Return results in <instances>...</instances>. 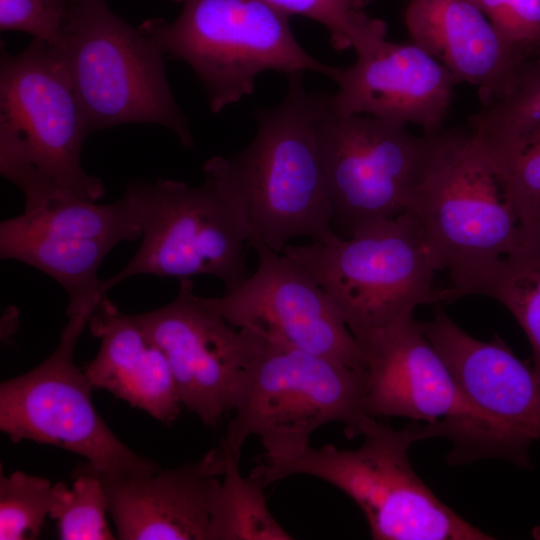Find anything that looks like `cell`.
<instances>
[{
	"instance_id": "cell-15",
	"label": "cell",
	"mask_w": 540,
	"mask_h": 540,
	"mask_svg": "<svg viewBox=\"0 0 540 540\" xmlns=\"http://www.w3.org/2000/svg\"><path fill=\"white\" fill-rule=\"evenodd\" d=\"M179 282L171 302L134 318L164 353L182 405L215 427L232 412L260 335L236 328L196 296L191 278Z\"/></svg>"
},
{
	"instance_id": "cell-8",
	"label": "cell",
	"mask_w": 540,
	"mask_h": 540,
	"mask_svg": "<svg viewBox=\"0 0 540 540\" xmlns=\"http://www.w3.org/2000/svg\"><path fill=\"white\" fill-rule=\"evenodd\" d=\"M420 222L450 286L442 301L469 295L517 242L522 223L471 133L443 129L409 211Z\"/></svg>"
},
{
	"instance_id": "cell-23",
	"label": "cell",
	"mask_w": 540,
	"mask_h": 540,
	"mask_svg": "<svg viewBox=\"0 0 540 540\" xmlns=\"http://www.w3.org/2000/svg\"><path fill=\"white\" fill-rule=\"evenodd\" d=\"M471 135L488 161L540 133V57L528 60L513 90L471 117Z\"/></svg>"
},
{
	"instance_id": "cell-26",
	"label": "cell",
	"mask_w": 540,
	"mask_h": 540,
	"mask_svg": "<svg viewBox=\"0 0 540 540\" xmlns=\"http://www.w3.org/2000/svg\"><path fill=\"white\" fill-rule=\"evenodd\" d=\"M55 500V483L15 471L0 473V539H38Z\"/></svg>"
},
{
	"instance_id": "cell-7",
	"label": "cell",
	"mask_w": 540,
	"mask_h": 540,
	"mask_svg": "<svg viewBox=\"0 0 540 540\" xmlns=\"http://www.w3.org/2000/svg\"><path fill=\"white\" fill-rule=\"evenodd\" d=\"M173 1L182 6L173 22L149 19L140 28L165 56L194 70L214 113L251 94L264 71H313L334 80L340 70L309 55L291 31L290 16L264 0Z\"/></svg>"
},
{
	"instance_id": "cell-10",
	"label": "cell",
	"mask_w": 540,
	"mask_h": 540,
	"mask_svg": "<svg viewBox=\"0 0 540 540\" xmlns=\"http://www.w3.org/2000/svg\"><path fill=\"white\" fill-rule=\"evenodd\" d=\"M142 228L141 245L114 276L102 280L104 294L136 275L184 279L209 275L225 290L250 276L245 249L249 228L237 207L210 179L192 187L171 179L131 182Z\"/></svg>"
},
{
	"instance_id": "cell-21",
	"label": "cell",
	"mask_w": 540,
	"mask_h": 540,
	"mask_svg": "<svg viewBox=\"0 0 540 540\" xmlns=\"http://www.w3.org/2000/svg\"><path fill=\"white\" fill-rule=\"evenodd\" d=\"M469 295L497 300L516 319L532 348L540 377V223L523 225L512 247L471 288Z\"/></svg>"
},
{
	"instance_id": "cell-25",
	"label": "cell",
	"mask_w": 540,
	"mask_h": 540,
	"mask_svg": "<svg viewBox=\"0 0 540 540\" xmlns=\"http://www.w3.org/2000/svg\"><path fill=\"white\" fill-rule=\"evenodd\" d=\"M264 1L288 16H303L322 24L338 51L353 48L358 54L386 38V24L365 12L373 0Z\"/></svg>"
},
{
	"instance_id": "cell-20",
	"label": "cell",
	"mask_w": 540,
	"mask_h": 540,
	"mask_svg": "<svg viewBox=\"0 0 540 540\" xmlns=\"http://www.w3.org/2000/svg\"><path fill=\"white\" fill-rule=\"evenodd\" d=\"M88 328L100 340L96 356L82 368L93 387L108 390L163 423L183 406L167 359L134 315L118 310L105 296Z\"/></svg>"
},
{
	"instance_id": "cell-22",
	"label": "cell",
	"mask_w": 540,
	"mask_h": 540,
	"mask_svg": "<svg viewBox=\"0 0 540 540\" xmlns=\"http://www.w3.org/2000/svg\"><path fill=\"white\" fill-rule=\"evenodd\" d=\"M223 449L225 472L211 495L207 540L293 539L269 511L262 482L251 475L243 477L240 457Z\"/></svg>"
},
{
	"instance_id": "cell-16",
	"label": "cell",
	"mask_w": 540,
	"mask_h": 540,
	"mask_svg": "<svg viewBox=\"0 0 540 540\" xmlns=\"http://www.w3.org/2000/svg\"><path fill=\"white\" fill-rule=\"evenodd\" d=\"M348 68H340L330 95L339 114H365L423 128L424 134L443 129L459 81L439 60L414 42L381 40L356 54Z\"/></svg>"
},
{
	"instance_id": "cell-14",
	"label": "cell",
	"mask_w": 540,
	"mask_h": 540,
	"mask_svg": "<svg viewBox=\"0 0 540 540\" xmlns=\"http://www.w3.org/2000/svg\"><path fill=\"white\" fill-rule=\"evenodd\" d=\"M249 246L256 271L206 303L236 328L364 371L363 350L316 278L260 241Z\"/></svg>"
},
{
	"instance_id": "cell-4",
	"label": "cell",
	"mask_w": 540,
	"mask_h": 540,
	"mask_svg": "<svg viewBox=\"0 0 540 540\" xmlns=\"http://www.w3.org/2000/svg\"><path fill=\"white\" fill-rule=\"evenodd\" d=\"M363 380L364 371L260 335L221 445L240 457L255 435L265 449L261 457L285 459L329 423H342L349 438L359 436L372 418L363 407Z\"/></svg>"
},
{
	"instance_id": "cell-28",
	"label": "cell",
	"mask_w": 540,
	"mask_h": 540,
	"mask_svg": "<svg viewBox=\"0 0 540 540\" xmlns=\"http://www.w3.org/2000/svg\"><path fill=\"white\" fill-rule=\"evenodd\" d=\"M496 30L528 59L540 57V0H474Z\"/></svg>"
},
{
	"instance_id": "cell-3",
	"label": "cell",
	"mask_w": 540,
	"mask_h": 540,
	"mask_svg": "<svg viewBox=\"0 0 540 540\" xmlns=\"http://www.w3.org/2000/svg\"><path fill=\"white\" fill-rule=\"evenodd\" d=\"M401 430L372 417L358 449L310 445L285 459L260 457L251 475L264 487L292 475H309L335 486L363 512L376 540H490L443 503L413 470L411 445L433 438L426 423Z\"/></svg>"
},
{
	"instance_id": "cell-12",
	"label": "cell",
	"mask_w": 540,
	"mask_h": 540,
	"mask_svg": "<svg viewBox=\"0 0 540 540\" xmlns=\"http://www.w3.org/2000/svg\"><path fill=\"white\" fill-rule=\"evenodd\" d=\"M442 132L415 136L402 123L339 114L329 98L319 149L333 224L350 237L408 212Z\"/></svg>"
},
{
	"instance_id": "cell-29",
	"label": "cell",
	"mask_w": 540,
	"mask_h": 540,
	"mask_svg": "<svg viewBox=\"0 0 540 540\" xmlns=\"http://www.w3.org/2000/svg\"><path fill=\"white\" fill-rule=\"evenodd\" d=\"M64 12L45 0H0V29L25 32L34 39L57 45Z\"/></svg>"
},
{
	"instance_id": "cell-17",
	"label": "cell",
	"mask_w": 540,
	"mask_h": 540,
	"mask_svg": "<svg viewBox=\"0 0 540 540\" xmlns=\"http://www.w3.org/2000/svg\"><path fill=\"white\" fill-rule=\"evenodd\" d=\"M223 447L146 475L98 472L120 540H207L212 492L225 472Z\"/></svg>"
},
{
	"instance_id": "cell-6",
	"label": "cell",
	"mask_w": 540,
	"mask_h": 540,
	"mask_svg": "<svg viewBox=\"0 0 540 540\" xmlns=\"http://www.w3.org/2000/svg\"><path fill=\"white\" fill-rule=\"evenodd\" d=\"M89 132L129 123L172 130L185 148L194 141L165 73V54L106 0H68L58 44Z\"/></svg>"
},
{
	"instance_id": "cell-2",
	"label": "cell",
	"mask_w": 540,
	"mask_h": 540,
	"mask_svg": "<svg viewBox=\"0 0 540 540\" xmlns=\"http://www.w3.org/2000/svg\"><path fill=\"white\" fill-rule=\"evenodd\" d=\"M90 134L68 69L56 45L34 39L0 61V173L24 194L25 208L57 196L97 201L103 182L85 172Z\"/></svg>"
},
{
	"instance_id": "cell-11",
	"label": "cell",
	"mask_w": 540,
	"mask_h": 540,
	"mask_svg": "<svg viewBox=\"0 0 540 540\" xmlns=\"http://www.w3.org/2000/svg\"><path fill=\"white\" fill-rule=\"evenodd\" d=\"M100 302V301H99ZM99 302L66 309L53 353L0 385V429L12 442L30 440L78 454L100 473L146 475L159 466L126 446L97 413L92 385L73 360L76 344Z\"/></svg>"
},
{
	"instance_id": "cell-1",
	"label": "cell",
	"mask_w": 540,
	"mask_h": 540,
	"mask_svg": "<svg viewBox=\"0 0 540 540\" xmlns=\"http://www.w3.org/2000/svg\"><path fill=\"white\" fill-rule=\"evenodd\" d=\"M303 74L287 76L279 105L255 111L257 133L246 148L212 157L202 169L242 214L249 245L260 241L278 253L298 236L322 243L339 236L319 149L330 94L308 92Z\"/></svg>"
},
{
	"instance_id": "cell-27",
	"label": "cell",
	"mask_w": 540,
	"mask_h": 540,
	"mask_svg": "<svg viewBox=\"0 0 540 540\" xmlns=\"http://www.w3.org/2000/svg\"><path fill=\"white\" fill-rule=\"evenodd\" d=\"M489 163L522 225L540 223V133Z\"/></svg>"
},
{
	"instance_id": "cell-5",
	"label": "cell",
	"mask_w": 540,
	"mask_h": 540,
	"mask_svg": "<svg viewBox=\"0 0 540 540\" xmlns=\"http://www.w3.org/2000/svg\"><path fill=\"white\" fill-rule=\"evenodd\" d=\"M283 254L319 282L361 347L369 338L442 302L440 266L418 219L406 212L329 243L286 245Z\"/></svg>"
},
{
	"instance_id": "cell-18",
	"label": "cell",
	"mask_w": 540,
	"mask_h": 540,
	"mask_svg": "<svg viewBox=\"0 0 540 540\" xmlns=\"http://www.w3.org/2000/svg\"><path fill=\"white\" fill-rule=\"evenodd\" d=\"M422 330L462 391L482 412L528 447L540 440V377L498 336L480 341L436 304Z\"/></svg>"
},
{
	"instance_id": "cell-13",
	"label": "cell",
	"mask_w": 540,
	"mask_h": 540,
	"mask_svg": "<svg viewBox=\"0 0 540 540\" xmlns=\"http://www.w3.org/2000/svg\"><path fill=\"white\" fill-rule=\"evenodd\" d=\"M142 236L132 194L97 204L64 195L25 208L0 224V256L17 260L54 279L67 293V309L106 296L98 269L119 243Z\"/></svg>"
},
{
	"instance_id": "cell-24",
	"label": "cell",
	"mask_w": 540,
	"mask_h": 540,
	"mask_svg": "<svg viewBox=\"0 0 540 540\" xmlns=\"http://www.w3.org/2000/svg\"><path fill=\"white\" fill-rule=\"evenodd\" d=\"M73 484L55 483L49 517L62 540L117 539L107 523L108 501L98 472L86 461L73 472Z\"/></svg>"
},
{
	"instance_id": "cell-30",
	"label": "cell",
	"mask_w": 540,
	"mask_h": 540,
	"mask_svg": "<svg viewBox=\"0 0 540 540\" xmlns=\"http://www.w3.org/2000/svg\"><path fill=\"white\" fill-rule=\"evenodd\" d=\"M51 7L56 10L65 11L68 0H45Z\"/></svg>"
},
{
	"instance_id": "cell-9",
	"label": "cell",
	"mask_w": 540,
	"mask_h": 540,
	"mask_svg": "<svg viewBox=\"0 0 540 540\" xmlns=\"http://www.w3.org/2000/svg\"><path fill=\"white\" fill-rule=\"evenodd\" d=\"M361 348L368 415L434 424L437 437L454 444L450 463L500 457L529 465V447L468 399L414 315L372 336Z\"/></svg>"
},
{
	"instance_id": "cell-19",
	"label": "cell",
	"mask_w": 540,
	"mask_h": 540,
	"mask_svg": "<svg viewBox=\"0 0 540 540\" xmlns=\"http://www.w3.org/2000/svg\"><path fill=\"white\" fill-rule=\"evenodd\" d=\"M405 23L412 42L459 83L478 88L483 107L510 93L530 60L496 30L474 0H409Z\"/></svg>"
}]
</instances>
